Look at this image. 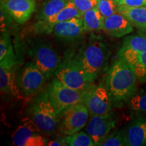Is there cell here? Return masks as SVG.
I'll use <instances>...</instances> for the list:
<instances>
[{
	"label": "cell",
	"mask_w": 146,
	"mask_h": 146,
	"mask_svg": "<svg viewBox=\"0 0 146 146\" xmlns=\"http://www.w3.org/2000/svg\"><path fill=\"white\" fill-rule=\"evenodd\" d=\"M137 78L128 63L118 58L110 68L106 78V87L113 106L120 108L137 94Z\"/></svg>",
	"instance_id": "obj_1"
},
{
	"label": "cell",
	"mask_w": 146,
	"mask_h": 146,
	"mask_svg": "<svg viewBox=\"0 0 146 146\" xmlns=\"http://www.w3.org/2000/svg\"><path fill=\"white\" fill-rule=\"evenodd\" d=\"M68 56L93 83L107 68L109 50L104 40L92 35L78 52Z\"/></svg>",
	"instance_id": "obj_2"
},
{
	"label": "cell",
	"mask_w": 146,
	"mask_h": 146,
	"mask_svg": "<svg viewBox=\"0 0 146 146\" xmlns=\"http://www.w3.org/2000/svg\"><path fill=\"white\" fill-rule=\"evenodd\" d=\"M28 113L30 118L43 132L52 133L58 127L60 114L50 101L48 87L44 86L33 96L29 104Z\"/></svg>",
	"instance_id": "obj_3"
},
{
	"label": "cell",
	"mask_w": 146,
	"mask_h": 146,
	"mask_svg": "<svg viewBox=\"0 0 146 146\" xmlns=\"http://www.w3.org/2000/svg\"><path fill=\"white\" fill-rule=\"evenodd\" d=\"M32 62L43 73L46 79L55 75L62 61L53 47L47 41H38L33 43L29 50Z\"/></svg>",
	"instance_id": "obj_4"
},
{
	"label": "cell",
	"mask_w": 146,
	"mask_h": 146,
	"mask_svg": "<svg viewBox=\"0 0 146 146\" xmlns=\"http://www.w3.org/2000/svg\"><path fill=\"white\" fill-rule=\"evenodd\" d=\"M49 97L58 114L79 103H83L86 90L81 91L66 86L58 78L53 79L48 85Z\"/></svg>",
	"instance_id": "obj_5"
},
{
	"label": "cell",
	"mask_w": 146,
	"mask_h": 146,
	"mask_svg": "<svg viewBox=\"0 0 146 146\" xmlns=\"http://www.w3.org/2000/svg\"><path fill=\"white\" fill-rule=\"evenodd\" d=\"M89 115L88 109L83 103L73 105L60 114L58 130L65 135L79 132L86 127Z\"/></svg>",
	"instance_id": "obj_6"
},
{
	"label": "cell",
	"mask_w": 146,
	"mask_h": 146,
	"mask_svg": "<svg viewBox=\"0 0 146 146\" xmlns=\"http://www.w3.org/2000/svg\"><path fill=\"white\" fill-rule=\"evenodd\" d=\"M55 76L66 86L77 90L85 91L92 84L86 74L66 56L58 67Z\"/></svg>",
	"instance_id": "obj_7"
},
{
	"label": "cell",
	"mask_w": 146,
	"mask_h": 146,
	"mask_svg": "<svg viewBox=\"0 0 146 146\" xmlns=\"http://www.w3.org/2000/svg\"><path fill=\"white\" fill-rule=\"evenodd\" d=\"M83 104L86 106L90 116L104 115L111 112L112 102L106 85L91 84L86 90Z\"/></svg>",
	"instance_id": "obj_8"
},
{
	"label": "cell",
	"mask_w": 146,
	"mask_h": 146,
	"mask_svg": "<svg viewBox=\"0 0 146 146\" xmlns=\"http://www.w3.org/2000/svg\"><path fill=\"white\" fill-rule=\"evenodd\" d=\"M41 130L31 118H25L12 135V143L17 146H44L48 141L41 135Z\"/></svg>",
	"instance_id": "obj_9"
},
{
	"label": "cell",
	"mask_w": 146,
	"mask_h": 146,
	"mask_svg": "<svg viewBox=\"0 0 146 146\" xmlns=\"http://www.w3.org/2000/svg\"><path fill=\"white\" fill-rule=\"evenodd\" d=\"M46 78L33 62L27 63L22 70L18 83L22 95L31 98L44 87Z\"/></svg>",
	"instance_id": "obj_10"
},
{
	"label": "cell",
	"mask_w": 146,
	"mask_h": 146,
	"mask_svg": "<svg viewBox=\"0 0 146 146\" xmlns=\"http://www.w3.org/2000/svg\"><path fill=\"white\" fill-rule=\"evenodd\" d=\"M117 121V116L112 111L104 115L90 116L85 127V132L92 139L95 145H100L115 127Z\"/></svg>",
	"instance_id": "obj_11"
},
{
	"label": "cell",
	"mask_w": 146,
	"mask_h": 146,
	"mask_svg": "<svg viewBox=\"0 0 146 146\" xmlns=\"http://www.w3.org/2000/svg\"><path fill=\"white\" fill-rule=\"evenodd\" d=\"M1 10L16 23L23 25L35 11L36 0H0Z\"/></svg>",
	"instance_id": "obj_12"
},
{
	"label": "cell",
	"mask_w": 146,
	"mask_h": 146,
	"mask_svg": "<svg viewBox=\"0 0 146 146\" xmlns=\"http://www.w3.org/2000/svg\"><path fill=\"white\" fill-rule=\"evenodd\" d=\"M16 60L5 59L0 61V90L6 94L23 99L16 77Z\"/></svg>",
	"instance_id": "obj_13"
},
{
	"label": "cell",
	"mask_w": 146,
	"mask_h": 146,
	"mask_svg": "<svg viewBox=\"0 0 146 146\" xmlns=\"http://www.w3.org/2000/svg\"><path fill=\"white\" fill-rule=\"evenodd\" d=\"M83 14L70 1L58 14H55L46 21L34 24L33 31L36 34H50L53 29L58 23L74 18H82Z\"/></svg>",
	"instance_id": "obj_14"
},
{
	"label": "cell",
	"mask_w": 146,
	"mask_h": 146,
	"mask_svg": "<svg viewBox=\"0 0 146 146\" xmlns=\"http://www.w3.org/2000/svg\"><path fill=\"white\" fill-rule=\"evenodd\" d=\"M56 38L64 41L79 39L85 33L82 18H74L57 24L52 31Z\"/></svg>",
	"instance_id": "obj_15"
},
{
	"label": "cell",
	"mask_w": 146,
	"mask_h": 146,
	"mask_svg": "<svg viewBox=\"0 0 146 146\" xmlns=\"http://www.w3.org/2000/svg\"><path fill=\"white\" fill-rule=\"evenodd\" d=\"M118 58L128 63L134 71L137 80L146 82V52H137L122 47L118 52Z\"/></svg>",
	"instance_id": "obj_16"
},
{
	"label": "cell",
	"mask_w": 146,
	"mask_h": 146,
	"mask_svg": "<svg viewBox=\"0 0 146 146\" xmlns=\"http://www.w3.org/2000/svg\"><path fill=\"white\" fill-rule=\"evenodd\" d=\"M102 30L111 36L120 38L133 31V25L123 14L116 12L104 18Z\"/></svg>",
	"instance_id": "obj_17"
},
{
	"label": "cell",
	"mask_w": 146,
	"mask_h": 146,
	"mask_svg": "<svg viewBox=\"0 0 146 146\" xmlns=\"http://www.w3.org/2000/svg\"><path fill=\"white\" fill-rule=\"evenodd\" d=\"M129 146L146 145V117L139 116L133 120L125 130Z\"/></svg>",
	"instance_id": "obj_18"
},
{
	"label": "cell",
	"mask_w": 146,
	"mask_h": 146,
	"mask_svg": "<svg viewBox=\"0 0 146 146\" xmlns=\"http://www.w3.org/2000/svg\"><path fill=\"white\" fill-rule=\"evenodd\" d=\"M118 12L125 15L133 26L146 34V7L118 5Z\"/></svg>",
	"instance_id": "obj_19"
},
{
	"label": "cell",
	"mask_w": 146,
	"mask_h": 146,
	"mask_svg": "<svg viewBox=\"0 0 146 146\" xmlns=\"http://www.w3.org/2000/svg\"><path fill=\"white\" fill-rule=\"evenodd\" d=\"M68 1L69 0H47L36 14V23H41L47 21L62 10Z\"/></svg>",
	"instance_id": "obj_20"
},
{
	"label": "cell",
	"mask_w": 146,
	"mask_h": 146,
	"mask_svg": "<svg viewBox=\"0 0 146 146\" xmlns=\"http://www.w3.org/2000/svg\"><path fill=\"white\" fill-rule=\"evenodd\" d=\"M83 29L85 33L99 31L103 29L104 18L97 8L87 10L83 14Z\"/></svg>",
	"instance_id": "obj_21"
},
{
	"label": "cell",
	"mask_w": 146,
	"mask_h": 146,
	"mask_svg": "<svg viewBox=\"0 0 146 146\" xmlns=\"http://www.w3.org/2000/svg\"><path fill=\"white\" fill-rule=\"evenodd\" d=\"M5 59L16 60L10 36L6 30L1 31L0 37V61Z\"/></svg>",
	"instance_id": "obj_22"
},
{
	"label": "cell",
	"mask_w": 146,
	"mask_h": 146,
	"mask_svg": "<svg viewBox=\"0 0 146 146\" xmlns=\"http://www.w3.org/2000/svg\"><path fill=\"white\" fill-rule=\"evenodd\" d=\"M122 47L137 52H146V35H133L126 36Z\"/></svg>",
	"instance_id": "obj_23"
},
{
	"label": "cell",
	"mask_w": 146,
	"mask_h": 146,
	"mask_svg": "<svg viewBox=\"0 0 146 146\" xmlns=\"http://www.w3.org/2000/svg\"><path fill=\"white\" fill-rule=\"evenodd\" d=\"M66 145L70 146H94L95 143L86 132L79 131L68 135L64 138Z\"/></svg>",
	"instance_id": "obj_24"
},
{
	"label": "cell",
	"mask_w": 146,
	"mask_h": 146,
	"mask_svg": "<svg viewBox=\"0 0 146 146\" xmlns=\"http://www.w3.org/2000/svg\"><path fill=\"white\" fill-rule=\"evenodd\" d=\"M101 146H125L128 145L125 131L118 129L111 131L104 141L100 144Z\"/></svg>",
	"instance_id": "obj_25"
},
{
	"label": "cell",
	"mask_w": 146,
	"mask_h": 146,
	"mask_svg": "<svg viewBox=\"0 0 146 146\" xmlns=\"http://www.w3.org/2000/svg\"><path fill=\"white\" fill-rule=\"evenodd\" d=\"M130 111L133 114H141L146 113V92L135 94L128 102Z\"/></svg>",
	"instance_id": "obj_26"
},
{
	"label": "cell",
	"mask_w": 146,
	"mask_h": 146,
	"mask_svg": "<svg viewBox=\"0 0 146 146\" xmlns=\"http://www.w3.org/2000/svg\"><path fill=\"white\" fill-rule=\"evenodd\" d=\"M96 8L104 18L118 12V5L115 0H98Z\"/></svg>",
	"instance_id": "obj_27"
},
{
	"label": "cell",
	"mask_w": 146,
	"mask_h": 146,
	"mask_svg": "<svg viewBox=\"0 0 146 146\" xmlns=\"http://www.w3.org/2000/svg\"><path fill=\"white\" fill-rule=\"evenodd\" d=\"M78 10L84 13L87 10L96 8L98 0H69Z\"/></svg>",
	"instance_id": "obj_28"
},
{
	"label": "cell",
	"mask_w": 146,
	"mask_h": 146,
	"mask_svg": "<svg viewBox=\"0 0 146 146\" xmlns=\"http://www.w3.org/2000/svg\"><path fill=\"white\" fill-rule=\"evenodd\" d=\"M118 5L127 7H146V0H115Z\"/></svg>",
	"instance_id": "obj_29"
},
{
	"label": "cell",
	"mask_w": 146,
	"mask_h": 146,
	"mask_svg": "<svg viewBox=\"0 0 146 146\" xmlns=\"http://www.w3.org/2000/svg\"><path fill=\"white\" fill-rule=\"evenodd\" d=\"M47 145L49 146H62V145H66V144L64 139L62 141H59V140H54V141H50L47 143Z\"/></svg>",
	"instance_id": "obj_30"
}]
</instances>
